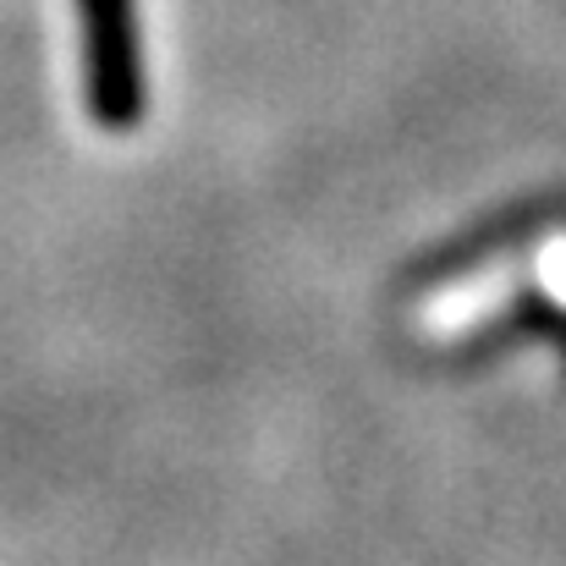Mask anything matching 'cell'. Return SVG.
<instances>
[{
    "label": "cell",
    "instance_id": "6da1fadb",
    "mask_svg": "<svg viewBox=\"0 0 566 566\" xmlns=\"http://www.w3.org/2000/svg\"><path fill=\"white\" fill-rule=\"evenodd\" d=\"M83 28V94L88 116L111 133L144 122L149 77H144V39H138V0H77Z\"/></svg>",
    "mask_w": 566,
    "mask_h": 566
},
{
    "label": "cell",
    "instance_id": "7a4b0ae2",
    "mask_svg": "<svg viewBox=\"0 0 566 566\" xmlns=\"http://www.w3.org/2000/svg\"><path fill=\"white\" fill-rule=\"evenodd\" d=\"M562 214H566L562 198H539V203H517V209H506V214H490V220L468 226L462 237H451L446 248H434V253L412 270V281H418V286L462 281V275H473L479 264H490V259H501V253H512V248L545 237Z\"/></svg>",
    "mask_w": 566,
    "mask_h": 566
},
{
    "label": "cell",
    "instance_id": "3957f363",
    "mask_svg": "<svg viewBox=\"0 0 566 566\" xmlns=\"http://www.w3.org/2000/svg\"><path fill=\"white\" fill-rule=\"evenodd\" d=\"M556 342H562V353H566V331H562V336H556Z\"/></svg>",
    "mask_w": 566,
    "mask_h": 566
}]
</instances>
